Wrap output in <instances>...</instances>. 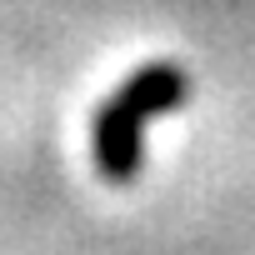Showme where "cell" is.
Returning a JSON list of instances; mask_svg holds the SVG:
<instances>
[{"mask_svg": "<svg viewBox=\"0 0 255 255\" xmlns=\"http://www.w3.org/2000/svg\"><path fill=\"white\" fill-rule=\"evenodd\" d=\"M190 100V80L180 65H145L125 80L95 115V165L110 185H125L140 175V145L145 120L170 115Z\"/></svg>", "mask_w": 255, "mask_h": 255, "instance_id": "cell-1", "label": "cell"}]
</instances>
